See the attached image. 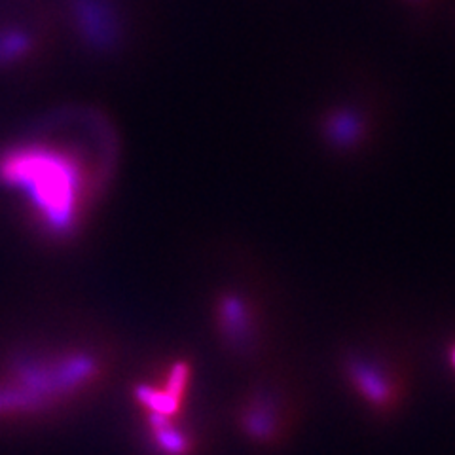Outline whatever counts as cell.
<instances>
[{
    "label": "cell",
    "mask_w": 455,
    "mask_h": 455,
    "mask_svg": "<svg viewBox=\"0 0 455 455\" xmlns=\"http://www.w3.org/2000/svg\"><path fill=\"white\" fill-rule=\"evenodd\" d=\"M110 150L92 154L82 142L35 139L0 156V180L18 190L48 235H75L103 188Z\"/></svg>",
    "instance_id": "6da1fadb"
},
{
    "label": "cell",
    "mask_w": 455,
    "mask_h": 455,
    "mask_svg": "<svg viewBox=\"0 0 455 455\" xmlns=\"http://www.w3.org/2000/svg\"><path fill=\"white\" fill-rule=\"evenodd\" d=\"M92 351L28 355L0 378V418L36 414L63 404L101 376Z\"/></svg>",
    "instance_id": "7a4b0ae2"
},
{
    "label": "cell",
    "mask_w": 455,
    "mask_h": 455,
    "mask_svg": "<svg viewBox=\"0 0 455 455\" xmlns=\"http://www.w3.org/2000/svg\"><path fill=\"white\" fill-rule=\"evenodd\" d=\"M346 372L351 386L357 389L366 403L381 410H391L396 404V379L386 370L363 359H351L346 363Z\"/></svg>",
    "instance_id": "3957f363"
},
{
    "label": "cell",
    "mask_w": 455,
    "mask_h": 455,
    "mask_svg": "<svg viewBox=\"0 0 455 455\" xmlns=\"http://www.w3.org/2000/svg\"><path fill=\"white\" fill-rule=\"evenodd\" d=\"M217 317L222 336L234 347H243L252 334V313L249 306L232 294H226L219 300Z\"/></svg>",
    "instance_id": "277c9868"
},
{
    "label": "cell",
    "mask_w": 455,
    "mask_h": 455,
    "mask_svg": "<svg viewBox=\"0 0 455 455\" xmlns=\"http://www.w3.org/2000/svg\"><path fill=\"white\" fill-rule=\"evenodd\" d=\"M148 427L154 448L162 455H190L192 440L165 416L148 414Z\"/></svg>",
    "instance_id": "5b68a950"
},
{
    "label": "cell",
    "mask_w": 455,
    "mask_h": 455,
    "mask_svg": "<svg viewBox=\"0 0 455 455\" xmlns=\"http://www.w3.org/2000/svg\"><path fill=\"white\" fill-rule=\"evenodd\" d=\"M451 364H453V366H455V347H453V349H451Z\"/></svg>",
    "instance_id": "8992f818"
}]
</instances>
